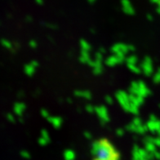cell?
<instances>
[{
    "label": "cell",
    "mask_w": 160,
    "mask_h": 160,
    "mask_svg": "<svg viewBox=\"0 0 160 160\" xmlns=\"http://www.w3.org/2000/svg\"><path fill=\"white\" fill-rule=\"evenodd\" d=\"M92 160H120V153L109 140H95L91 148Z\"/></svg>",
    "instance_id": "1"
},
{
    "label": "cell",
    "mask_w": 160,
    "mask_h": 160,
    "mask_svg": "<svg viewBox=\"0 0 160 160\" xmlns=\"http://www.w3.org/2000/svg\"><path fill=\"white\" fill-rule=\"evenodd\" d=\"M129 93L140 96L145 98L150 94V90L142 81H134L132 82L129 87Z\"/></svg>",
    "instance_id": "2"
},
{
    "label": "cell",
    "mask_w": 160,
    "mask_h": 160,
    "mask_svg": "<svg viewBox=\"0 0 160 160\" xmlns=\"http://www.w3.org/2000/svg\"><path fill=\"white\" fill-rule=\"evenodd\" d=\"M116 100L118 101L120 106L123 108L126 112H130V109L132 108V103L131 102L129 98V93H127L124 91H119L115 95Z\"/></svg>",
    "instance_id": "3"
},
{
    "label": "cell",
    "mask_w": 160,
    "mask_h": 160,
    "mask_svg": "<svg viewBox=\"0 0 160 160\" xmlns=\"http://www.w3.org/2000/svg\"><path fill=\"white\" fill-rule=\"evenodd\" d=\"M126 129L131 132H136L138 134H143L146 132L147 128L146 125H144L142 121L140 118H134L132 123H130L128 125L126 126Z\"/></svg>",
    "instance_id": "4"
},
{
    "label": "cell",
    "mask_w": 160,
    "mask_h": 160,
    "mask_svg": "<svg viewBox=\"0 0 160 160\" xmlns=\"http://www.w3.org/2000/svg\"><path fill=\"white\" fill-rule=\"evenodd\" d=\"M95 113L98 116L101 123L102 124H106L109 121V115L108 109L105 106H99L96 107Z\"/></svg>",
    "instance_id": "5"
},
{
    "label": "cell",
    "mask_w": 160,
    "mask_h": 160,
    "mask_svg": "<svg viewBox=\"0 0 160 160\" xmlns=\"http://www.w3.org/2000/svg\"><path fill=\"white\" fill-rule=\"evenodd\" d=\"M111 51L113 54H118V53H123L126 54L130 51L129 44H125L123 43H117L112 46Z\"/></svg>",
    "instance_id": "6"
},
{
    "label": "cell",
    "mask_w": 160,
    "mask_h": 160,
    "mask_svg": "<svg viewBox=\"0 0 160 160\" xmlns=\"http://www.w3.org/2000/svg\"><path fill=\"white\" fill-rule=\"evenodd\" d=\"M141 72H143L146 75H150L152 72V64L149 57H146L140 65Z\"/></svg>",
    "instance_id": "7"
},
{
    "label": "cell",
    "mask_w": 160,
    "mask_h": 160,
    "mask_svg": "<svg viewBox=\"0 0 160 160\" xmlns=\"http://www.w3.org/2000/svg\"><path fill=\"white\" fill-rule=\"evenodd\" d=\"M38 62L37 61H32V62L28 64V65H25V74L29 76H32V75H34V73L36 72V70L38 67Z\"/></svg>",
    "instance_id": "8"
},
{
    "label": "cell",
    "mask_w": 160,
    "mask_h": 160,
    "mask_svg": "<svg viewBox=\"0 0 160 160\" xmlns=\"http://www.w3.org/2000/svg\"><path fill=\"white\" fill-rule=\"evenodd\" d=\"M105 63H106V65H107L109 67H114V66L119 65V64L123 63V62L116 55L113 54L111 56H109V57H107Z\"/></svg>",
    "instance_id": "9"
},
{
    "label": "cell",
    "mask_w": 160,
    "mask_h": 160,
    "mask_svg": "<svg viewBox=\"0 0 160 160\" xmlns=\"http://www.w3.org/2000/svg\"><path fill=\"white\" fill-rule=\"evenodd\" d=\"M47 120L55 128H60L63 123V119L59 116H50Z\"/></svg>",
    "instance_id": "10"
},
{
    "label": "cell",
    "mask_w": 160,
    "mask_h": 160,
    "mask_svg": "<svg viewBox=\"0 0 160 160\" xmlns=\"http://www.w3.org/2000/svg\"><path fill=\"white\" fill-rule=\"evenodd\" d=\"M79 60L80 62L83 63V64H87V65H90L91 63L92 62V60L91 56H90V53L89 51H81V54H80V56H79Z\"/></svg>",
    "instance_id": "11"
},
{
    "label": "cell",
    "mask_w": 160,
    "mask_h": 160,
    "mask_svg": "<svg viewBox=\"0 0 160 160\" xmlns=\"http://www.w3.org/2000/svg\"><path fill=\"white\" fill-rule=\"evenodd\" d=\"M129 98L130 101H131V102L132 103L133 105L138 106V107H140V106H141L144 102V98L143 97H141V96H140L134 95V94H130L129 93Z\"/></svg>",
    "instance_id": "12"
},
{
    "label": "cell",
    "mask_w": 160,
    "mask_h": 160,
    "mask_svg": "<svg viewBox=\"0 0 160 160\" xmlns=\"http://www.w3.org/2000/svg\"><path fill=\"white\" fill-rule=\"evenodd\" d=\"M75 95L78 97L87 99V100H90L92 98V93L87 90H77L75 92Z\"/></svg>",
    "instance_id": "13"
},
{
    "label": "cell",
    "mask_w": 160,
    "mask_h": 160,
    "mask_svg": "<svg viewBox=\"0 0 160 160\" xmlns=\"http://www.w3.org/2000/svg\"><path fill=\"white\" fill-rule=\"evenodd\" d=\"M123 10H124V12H125L127 14L132 15V14L134 13V10H133L132 7L131 6V4H130V3L127 1V0H123Z\"/></svg>",
    "instance_id": "14"
},
{
    "label": "cell",
    "mask_w": 160,
    "mask_h": 160,
    "mask_svg": "<svg viewBox=\"0 0 160 160\" xmlns=\"http://www.w3.org/2000/svg\"><path fill=\"white\" fill-rule=\"evenodd\" d=\"M80 44V48H81V51H90L92 49V46L88 42L86 41L85 39H81L79 42Z\"/></svg>",
    "instance_id": "15"
},
{
    "label": "cell",
    "mask_w": 160,
    "mask_h": 160,
    "mask_svg": "<svg viewBox=\"0 0 160 160\" xmlns=\"http://www.w3.org/2000/svg\"><path fill=\"white\" fill-rule=\"evenodd\" d=\"M25 109V106L23 103H17L15 106V112L17 113L18 115H21L24 113Z\"/></svg>",
    "instance_id": "16"
},
{
    "label": "cell",
    "mask_w": 160,
    "mask_h": 160,
    "mask_svg": "<svg viewBox=\"0 0 160 160\" xmlns=\"http://www.w3.org/2000/svg\"><path fill=\"white\" fill-rule=\"evenodd\" d=\"M127 67L132 72L133 74H136V75H140L141 73V69L140 66L136 65H132V64H127Z\"/></svg>",
    "instance_id": "17"
},
{
    "label": "cell",
    "mask_w": 160,
    "mask_h": 160,
    "mask_svg": "<svg viewBox=\"0 0 160 160\" xmlns=\"http://www.w3.org/2000/svg\"><path fill=\"white\" fill-rule=\"evenodd\" d=\"M127 65V64H132V65H136L138 62V58L135 55H131L129 56L126 58Z\"/></svg>",
    "instance_id": "18"
},
{
    "label": "cell",
    "mask_w": 160,
    "mask_h": 160,
    "mask_svg": "<svg viewBox=\"0 0 160 160\" xmlns=\"http://www.w3.org/2000/svg\"><path fill=\"white\" fill-rule=\"evenodd\" d=\"M41 132V137L42 138H43V139L47 140H49V133H48V132L47 131L46 129H43L40 132Z\"/></svg>",
    "instance_id": "19"
},
{
    "label": "cell",
    "mask_w": 160,
    "mask_h": 160,
    "mask_svg": "<svg viewBox=\"0 0 160 160\" xmlns=\"http://www.w3.org/2000/svg\"><path fill=\"white\" fill-rule=\"evenodd\" d=\"M41 115L44 118V119H48L49 117H50V114H49V112H48V110H47L46 109H41Z\"/></svg>",
    "instance_id": "20"
},
{
    "label": "cell",
    "mask_w": 160,
    "mask_h": 160,
    "mask_svg": "<svg viewBox=\"0 0 160 160\" xmlns=\"http://www.w3.org/2000/svg\"><path fill=\"white\" fill-rule=\"evenodd\" d=\"M95 109L96 107H94V106H92V105H87V106H86V110L88 113H90V114L95 113Z\"/></svg>",
    "instance_id": "21"
},
{
    "label": "cell",
    "mask_w": 160,
    "mask_h": 160,
    "mask_svg": "<svg viewBox=\"0 0 160 160\" xmlns=\"http://www.w3.org/2000/svg\"><path fill=\"white\" fill-rule=\"evenodd\" d=\"M105 101H106V102L108 105H112L113 103H114V99L110 96H106V98H105Z\"/></svg>",
    "instance_id": "22"
},
{
    "label": "cell",
    "mask_w": 160,
    "mask_h": 160,
    "mask_svg": "<svg viewBox=\"0 0 160 160\" xmlns=\"http://www.w3.org/2000/svg\"><path fill=\"white\" fill-rule=\"evenodd\" d=\"M30 48H36L38 47V43L37 42L35 41V40H31L30 42Z\"/></svg>",
    "instance_id": "23"
},
{
    "label": "cell",
    "mask_w": 160,
    "mask_h": 160,
    "mask_svg": "<svg viewBox=\"0 0 160 160\" xmlns=\"http://www.w3.org/2000/svg\"><path fill=\"white\" fill-rule=\"evenodd\" d=\"M116 134L119 136H123V134H124V130L122 129V128H119V129H117V131H116Z\"/></svg>",
    "instance_id": "24"
},
{
    "label": "cell",
    "mask_w": 160,
    "mask_h": 160,
    "mask_svg": "<svg viewBox=\"0 0 160 160\" xmlns=\"http://www.w3.org/2000/svg\"><path fill=\"white\" fill-rule=\"evenodd\" d=\"M84 135H85V136L88 139H91V138H92V134L89 132H85Z\"/></svg>",
    "instance_id": "25"
},
{
    "label": "cell",
    "mask_w": 160,
    "mask_h": 160,
    "mask_svg": "<svg viewBox=\"0 0 160 160\" xmlns=\"http://www.w3.org/2000/svg\"><path fill=\"white\" fill-rule=\"evenodd\" d=\"M158 1H159V3H160V0H158Z\"/></svg>",
    "instance_id": "26"
}]
</instances>
